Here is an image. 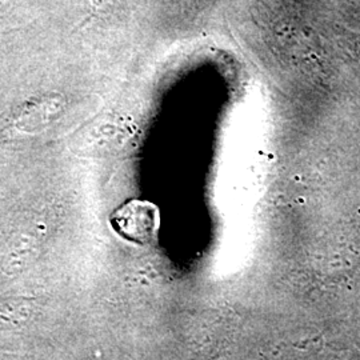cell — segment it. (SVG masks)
Here are the masks:
<instances>
[{
	"label": "cell",
	"instance_id": "1",
	"mask_svg": "<svg viewBox=\"0 0 360 360\" xmlns=\"http://www.w3.org/2000/svg\"><path fill=\"white\" fill-rule=\"evenodd\" d=\"M115 231L131 242L146 243L154 238L159 224L156 207L139 200H131L116 210L111 217Z\"/></svg>",
	"mask_w": 360,
	"mask_h": 360
}]
</instances>
